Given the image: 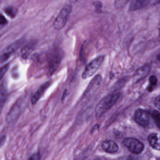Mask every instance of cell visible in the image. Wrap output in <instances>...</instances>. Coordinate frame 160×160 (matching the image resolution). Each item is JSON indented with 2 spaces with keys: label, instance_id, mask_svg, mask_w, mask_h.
I'll return each mask as SVG.
<instances>
[{
  "label": "cell",
  "instance_id": "6da1fadb",
  "mask_svg": "<svg viewBox=\"0 0 160 160\" xmlns=\"http://www.w3.org/2000/svg\"><path fill=\"white\" fill-rule=\"evenodd\" d=\"M120 97V94H111L104 98L98 104L95 108V115L97 118L103 116L108 110L116 104Z\"/></svg>",
  "mask_w": 160,
  "mask_h": 160
},
{
  "label": "cell",
  "instance_id": "7a4b0ae2",
  "mask_svg": "<svg viewBox=\"0 0 160 160\" xmlns=\"http://www.w3.org/2000/svg\"><path fill=\"white\" fill-rule=\"evenodd\" d=\"M72 8V6L71 5H65L63 7L54 21L53 27L55 29L59 30L64 27L68 17L71 13Z\"/></svg>",
  "mask_w": 160,
  "mask_h": 160
},
{
  "label": "cell",
  "instance_id": "3957f363",
  "mask_svg": "<svg viewBox=\"0 0 160 160\" xmlns=\"http://www.w3.org/2000/svg\"><path fill=\"white\" fill-rule=\"evenodd\" d=\"M104 59V56H98L88 63L82 73V78L86 79L93 76L101 65Z\"/></svg>",
  "mask_w": 160,
  "mask_h": 160
},
{
  "label": "cell",
  "instance_id": "277c9868",
  "mask_svg": "<svg viewBox=\"0 0 160 160\" xmlns=\"http://www.w3.org/2000/svg\"><path fill=\"white\" fill-rule=\"evenodd\" d=\"M134 120L138 125L143 127H149L154 122L152 114L143 109H138L135 111Z\"/></svg>",
  "mask_w": 160,
  "mask_h": 160
},
{
  "label": "cell",
  "instance_id": "5b68a950",
  "mask_svg": "<svg viewBox=\"0 0 160 160\" xmlns=\"http://www.w3.org/2000/svg\"><path fill=\"white\" fill-rule=\"evenodd\" d=\"M64 55V52L61 49H56L53 50L49 61V70L51 74H53L58 69Z\"/></svg>",
  "mask_w": 160,
  "mask_h": 160
},
{
  "label": "cell",
  "instance_id": "8992f818",
  "mask_svg": "<svg viewBox=\"0 0 160 160\" xmlns=\"http://www.w3.org/2000/svg\"><path fill=\"white\" fill-rule=\"evenodd\" d=\"M102 81V77L100 75H97L92 79L86 87L83 94V98L87 99L92 96L97 90Z\"/></svg>",
  "mask_w": 160,
  "mask_h": 160
},
{
  "label": "cell",
  "instance_id": "52a82bcc",
  "mask_svg": "<svg viewBox=\"0 0 160 160\" xmlns=\"http://www.w3.org/2000/svg\"><path fill=\"white\" fill-rule=\"evenodd\" d=\"M123 143L128 149L135 154H139L144 150V144L135 138H125L123 140Z\"/></svg>",
  "mask_w": 160,
  "mask_h": 160
},
{
  "label": "cell",
  "instance_id": "ba28073f",
  "mask_svg": "<svg viewBox=\"0 0 160 160\" xmlns=\"http://www.w3.org/2000/svg\"><path fill=\"white\" fill-rule=\"evenodd\" d=\"M23 102L22 99H19L11 107L6 116V120L7 123H12L17 118L22 109Z\"/></svg>",
  "mask_w": 160,
  "mask_h": 160
},
{
  "label": "cell",
  "instance_id": "9c48e42d",
  "mask_svg": "<svg viewBox=\"0 0 160 160\" xmlns=\"http://www.w3.org/2000/svg\"><path fill=\"white\" fill-rule=\"evenodd\" d=\"M23 42L24 41L23 39L18 40L15 42L11 44L8 47H7L6 49H4L2 54L1 56V63H4V62H6L7 60H8L10 56L13 54L18 48H20V46L23 43Z\"/></svg>",
  "mask_w": 160,
  "mask_h": 160
},
{
  "label": "cell",
  "instance_id": "30bf717a",
  "mask_svg": "<svg viewBox=\"0 0 160 160\" xmlns=\"http://www.w3.org/2000/svg\"><path fill=\"white\" fill-rule=\"evenodd\" d=\"M51 84H52V81L49 80V81L45 82L41 85V86L38 88L35 93L31 98V103L32 104L34 105L36 104L37 102L42 97V96L43 95L47 89L50 86Z\"/></svg>",
  "mask_w": 160,
  "mask_h": 160
},
{
  "label": "cell",
  "instance_id": "8fae6325",
  "mask_svg": "<svg viewBox=\"0 0 160 160\" xmlns=\"http://www.w3.org/2000/svg\"><path fill=\"white\" fill-rule=\"evenodd\" d=\"M101 147L105 152L108 153H116L119 149L118 144L111 140H106L103 141Z\"/></svg>",
  "mask_w": 160,
  "mask_h": 160
},
{
  "label": "cell",
  "instance_id": "7c38bea8",
  "mask_svg": "<svg viewBox=\"0 0 160 160\" xmlns=\"http://www.w3.org/2000/svg\"><path fill=\"white\" fill-rule=\"evenodd\" d=\"M152 0H132L129 8V11H135L148 5Z\"/></svg>",
  "mask_w": 160,
  "mask_h": 160
},
{
  "label": "cell",
  "instance_id": "4fadbf2b",
  "mask_svg": "<svg viewBox=\"0 0 160 160\" xmlns=\"http://www.w3.org/2000/svg\"><path fill=\"white\" fill-rule=\"evenodd\" d=\"M148 142L152 148L160 150V134L153 133L148 137Z\"/></svg>",
  "mask_w": 160,
  "mask_h": 160
},
{
  "label": "cell",
  "instance_id": "5bb4252c",
  "mask_svg": "<svg viewBox=\"0 0 160 160\" xmlns=\"http://www.w3.org/2000/svg\"><path fill=\"white\" fill-rule=\"evenodd\" d=\"M4 10L6 14L12 18H14L17 13V9L12 6H8L5 8Z\"/></svg>",
  "mask_w": 160,
  "mask_h": 160
},
{
  "label": "cell",
  "instance_id": "9a60e30c",
  "mask_svg": "<svg viewBox=\"0 0 160 160\" xmlns=\"http://www.w3.org/2000/svg\"><path fill=\"white\" fill-rule=\"evenodd\" d=\"M149 71V66H144L138 70L136 73V78H142Z\"/></svg>",
  "mask_w": 160,
  "mask_h": 160
},
{
  "label": "cell",
  "instance_id": "2e32d148",
  "mask_svg": "<svg viewBox=\"0 0 160 160\" xmlns=\"http://www.w3.org/2000/svg\"><path fill=\"white\" fill-rule=\"evenodd\" d=\"M151 114L154 122L155 123L156 126L160 129V112L158 111H155Z\"/></svg>",
  "mask_w": 160,
  "mask_h": 160
},
{
  "label": "cell",
  "instance_id": "e0dca14e",
  "mask_svg": "<svg viewBox=\"0 0 160 160\" xmlns=\"http://www.w3.org/2000/svg\"><path fill=\"white\" fill-rule=\"evenodd\" d=\"M130 0H115L114 6L117 9H122L127 4Z\"/></svg>",
  "mask_w": 160,
  "mask_h": 160
},
{
  "label": "cell",
  "instance_id": "ac0fdd59",
  "mask_svg": "<svg viewBox=\"0 0 160 160\" xmlns=\"http://www.w3.org/2000/svg\"><path fill=\"white\" fill-rule=\"evenodd\" d=\"M33 48L30 45H27L23 48L21 51V56L23 58H27L29 54H30Z\"/></svg>",
  "mask_w": 160,
  "mask_h": 160
},
{
  "label": "cell",
  "instance_id": "d6986e66",
  "mask_svg": "<svg viewBox=\"0 0 160 160\" xmlns=\"http://www.w3.org/2000/svg\"><path fill=\"white\" fill-rule=\"evenodd\" d=\"M1 88V107H2V105L3 104L6 100L7 91H6L5 86L3 85H2Z\"/></svg>",
  "mask_w": 160,
  "mask_h": 160
},
{
  "label": "cell",
  "instance_id": "ffe728a7",
  "mask_svg": "<svg viewBox=\"0 0 160 160\" xmlns=\"http://www.w3.org/2000/svg\"><path fill=\"white\" fill-rule=\"evenodd\" d=\"M9 64H7L4 65V66H3V67L1 68V73H0V77H1V79L3 78V76L5 75L6 72L7 71L9 68Z\"/></svg>",
  "mask_w": 160,
  "mask_h": 160
},
{
  "label": "cell",
  "instance_id": "44dd1931",
  "mask_svg": "<svg viewBox=\"0 0 160 160\" xmlns=\"http://www.w3.org/2000/svg\"><path fill=\"white\" fill-rule=\"evenodd\" d=\"M149 82L151 86H155L156 85L157 82V78L156 76L152 75L149 78Z\"/></svg>",
  "mask_w": 160,
  "mask_h": 160
},
{
  "label": "cell",
  "instance_id": "7402d4cb",
  "mask_svg": "<svg viewBox=\"0 0 160 160\" xmlns=\"http://www.w3.org/2000/svg\"><path fill=\"white\" fill-rule=\"evenodd\" d=\"M7 23L8 21L7 20L6 18L2 14L1 15V16H0V24H1V25L4 26V25L7 24Z\"/></svg>",
  "mask_w": 160,
  "mask_h": 160
},
{
  "label": "cell",
  "instance_id": "603a6c76",
  "mask_svg": "<svg viewBox=\"0 0 160 160\" xmlns=\"http://www.w3.org/2000/svg\"><path fill=\"white\" fill-rule=\"evenodd\" d=\"M155 104L158 110H160V95L155 99Z\"/></svg>",
  "mask_w": 160,
  "mask_h": 160
},
{
  "label": "cell",
  "instance_id": "cb8c5ba5",
  "mask_svg": "<svg viewBox=\"0 0 160 160\" xmlns=\"http://www.w3.org/2000/svg\"><path fill=\"white\" fill-rule=\"evenodd\" d=\"M39 155L38 154H36L34 155L33 156H31L30 158H29L30 159H39Z\"/></svg>",
  "mask_w": 160,
  "mask_h": 160
},
{
  "label": "cell",
  "instance_id": "d4e9b609",
  "mask_svg": "<svg viewBox=\"0 0 160 160\" xmlns=\"http://www.w3.org/2000/svg\"><path fill=\"white\" fill-rule=\"evenodd\" d=\"M68 1H69V2H71V3H76L77 2H78V0H68Z\"/></svg>",
  "mask_w": 160,
  "mask_h": 160
},
{
  "label": "cell",
  "instance_id": "484cf974",
  "mask_svg": "<svg viewBox=\"0 0 160 160\" xmlns=\"http://www.w3.org/2000/svg\"><path fill=\"white\" fill-rule=\"evenodd\" d=\"M160 3V0H155V2L154 4H157L158 3Z\"/></svg>",
  "mask_w": 160,
  "mask_h": 160
},
{
  "label": "cell",
  "instance_id": "4316f807",
  "mask_svg": "<svg viewBox=\"0 0 160 160\" xmlns=\"http://www.w3.org/2000/svg\"><path fill=\"white\" fill-rule=\"evenodd\" d=\"M157 59H158V61H160V54L159 55H158L157 56Z\"/></svg>",
  "mask_w": 160,
  "mask_h": 160
}]
</instances>
